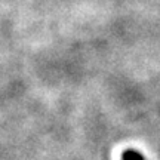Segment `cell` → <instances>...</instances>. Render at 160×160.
Masks as SVG:
<instances>
[{"label": "cell", "mask_w": 160, "mask_h": 160, "mask_svg": "<svg viewBox=\"0 0 160 160\" xmlns=\"http://www.w3.org/2000/svg\"><path fill=\"white\" fill-rule=\"evenodd\" d=\"M122 160H145L144 156L137 150H125L122 154Z\"/></svg>", "instance_id": "6da1fadb"}]
</instances>
